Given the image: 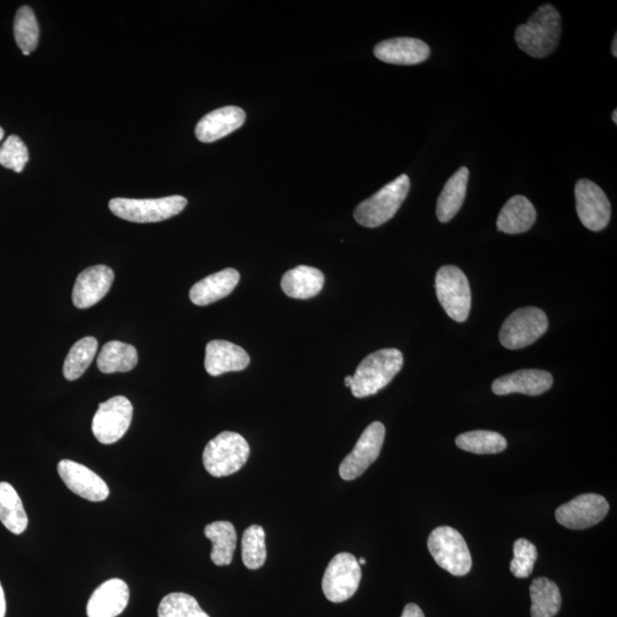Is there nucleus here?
I'll return each mask as SVG.
<instances>
[{"label":"nucleus","instance_id":"1","mask_svg":"<svg viewBox=\"0 0 617 617\" xmlns=\"http://www.w3.org/2000/svg\"><path fill=\"white\" fill-rule=\"evenodd\" d=\"M562 35V16L552 5H543L527 23L516 30V42L532 58H547L554 53Z\"/></svg>","mask_w":617,"mask_h":617},{"label":"nucleus","instance_id":"2","mask_svg":"<svg viewBox=\"0 0 617 617\" xmlns=\"http://www.w3.org/2000/svg\"><path fill=\"white\" fill-rule=\"evenodd\" d=\"M404 357L398 349H382L368 355L352 376L351 392L356 398L378 394L402 370Z\"/></svg>","mask_w":617,"mask_h":617},{"label":"nucleus","instance_id":"3","mask_svg":"<svg viewBox=\"0 0 617 617\" xmlns=\"http://www.w3.org/2000/svg\"><path fill=\"white\" fill-rule=\"evenodd\" d=\"M250 453V445L243 436L237 432L224 431L206 445L204 467L213 477H228L245 466Z\"/></svg>","mask_w":617,"mask_h":617},{"label":"nucleus","instance_id":"4","mask_svg":"<svg viewBox=\"0 0 617 617\" xmlns=\"http://www.w3.org/2000/svg\"><path fill=\"white\" fill-rule=\"evenodd\" d=\"M410 188V178L406 174L398 176L357 206L354 213L356 221L366 228H378L387 223L403 205Z\"/></svg>","mask_w":617,"mask_h":617},{"label":"nucleus","instance_id":"5","mask_svg":"<svg viewBox=\"0 0 617 617\" xmlns=\"http://www.w3.org/2000/svg\"><path fill=\"white\" fill-rule=\"evenodd\" d=\"M188 200L182 196L157 199L114 198L109 208L118 218L135 223L162 222L180 214Z\"/></svg>","mask_w":617,"mask_h":617},{"label":"nucleus","instance_id":"6","mask_svg":"<svg viewBox=\"0 0 617 617\" xmlns=\"http://www.w3.org/2000/svg\"><path fill=\"white\" fill-rule=\"evenodd\" d=\"M428 549L435 562L454 576H464L471 571L472 558L466 540L452 527L442 526L432 531Z\"/></svg>","mask_w":617,"mask_h":617},{"label":"nucleus","instance_id":"7","mask_svg":"<svg viewBox=\"0 0 617 617\" xmlns=\"http://www.w3.org/2000/svg\"><path fill=\"white\" fill-rule=\"evenodd\" d=\"M437 298L448 317L463 323L471 309V290L464 272L455 266H444L436 275Z\"/></svg>","mask_w":617,"mask_h":617},{"label":"nucleus","instance_id":"8","mask_svg":"<svg viewBox=\"0 0 617 617\" xmlns=\"http://www.w3.org/2000/svg\"><path fill=\"white\" fill-rule=\"evenodd\" d=\"M548 327V317L543 310L534 307L518 309L503 323L500 342L510 350L523 349L538 341Z\"/></svg>","mask_w":617,"mask_h":617},{"label":"nucleus","instance_id":"9","mask_svg":"<svg viewBox=\"0 0 617 617\" xmlns=\"http://www.w3.org/2000/svg\"><path fill=\"white\" fill-rule=\"evenodd\" d=\"M362 581V568L354 555L348 552L336 555L328 564L324 578L323 591L330 602H347L354 596Z\"/></svg>","mask_w":617,"mask_h":617},{"label":"nucleus","instance_id":"10","mask_svg":"<svg viewBox=\"0 0 617 617\" xmlns=\"http://www.w3.org/2000/svg\"><path fill=\"white\" fill-rule=\"evenodd\" d=\"M133 406L126 397L116 396L99 405L92 423L93 435L103 445L122 439L130 429Z\"/></svg>","mask_w":617,"mask_h":617},{"label":"nucleus","instance_id":"11","mask_svg":"<svg viewBox=\"0 0 617 617\" xmlns=\"http://www.w3.org/2000/svg\"><path fill=\"white\" fill-rule=\"evenodd\" d=\"M386 437V428L381 422H373L360 436L354 451L341 463L339 474L343 480L351 482L378 460Z\"/></svg>","mask_w":617,"mask_h":617},{"label":"nucleus","instance_id":"12","mask_svg":"<svg viewBox=\"0 0 617 617\" xmlns=\"http://www.w3.org/2000/svg\"><path fill=\"white\" fill-rule=\"evenodd\" d=\"M576 211L584 227L600 231L611 220V203L595 182L581 179L575 186Z\"/></svg>","mask_w":617,"mask_h":617},{"label":"nucleus","instance_id":"13","mask_svg":"<svg viewBox=\"0 0 617 617\" xmlns=\"http://www.w3.org/2000/svg\"><path fill=\"white\" fill-rule=\"evenodd\" d=\"M608 511H610V504L604 496L583 494L559 507L556 511V519L560 525L570 530H587L602 522Z\"/></svg>","mask_w":617,"mask_h":617},{"label":"nucleus","instance_id":"14","mask_svg":"<svg viewBox=\"0 0 617 617\" xmlns=\"http://www.w3.org/2000/svg\"><path fill=\"white\" fill-rule=\"evenodd\" d=\"M58 471L63 483L80 498L91 502H101L108 499L110 491L106 482L83 464L71 460H62L59 463Z\"/></svg>","mask_w":617,"mask_h":617},{"label":"nucleus","instance_id":"15","mask_svg":"<svg viewBox=\"0 0 617 617\" xmlns=\"http://www.w3.org/2000/svg\"><path fill=\"white\" fill-rule=\"evenodd\" d=\"M115 274L108 266H94L80 274L72 291V302L78 309H88L100 302L114 284Z\"/></svg>","mask_w":617,"mask_h":617},{"label":"nucleus","instance_id":"16","mask_svg":"<svg viewBox=\"0 0 617 617\" xmlns=\"http://www.w3.org/2000/svg\"><path fill=\"white\" fill-rule=\"evenodd\" d=\"M430 47L420 39L399 37L383 40L374 48V55L382 62L398 66H414L429 59Z\"/></svg>","mask_w":617,"mask_h":617},{"label":"nucleus","instance_id":"17","mask_svg":"<svg viewBox=\"0 0 617 617\" xmlns=\"http://www.w3.org/2000/svg\"><path fill=\"white\" fill-rule=\"evenodd\" d=\"M246 114L242 108L229 106L216 109L199 120L196 138L203 143H212L226 138L245 123Z\"/></svg>","mask_w":617,"mask_h":617},{"label":"nucleus","instance_id":"18","mask_svg":"<svg viewBox=\"0 0 617 617\" xmlns=\"http://www.w3.org/2000/svg\"><path fill=\"white\" fill-rule=\"evenodd\" d=\"M130 602V589L120 579H111L93 592L87 604L88 617H117Z\"/></svg>","mask_w":617,"mask_h":617},{"label":"nucleus","instance_id":"19","mask_svg":"<svg viewBox=\"0 0 617 617\" xmlns=\"http://www.w3.org/2000/svg\"><path fill=\"white\" fill-rule=\"evenodd\" d=\"M554 384V378L549 372L541 370H524L504 375L495 380L492 390L495 395L523 394L540 396Z\"/></svg>","mask_w":617,"mask_h":617},{"label":"nucleus","instance_id":"20","mask_svg":"<svg viewBox=\"0 0 617 617\" xmlns=\"http://www.w3.org/2000/svg\"><path fill=\"white\" fill-rule=\"evenodd\" d=\"M250 362L247 352L234 343L215 340L206 346L205 368L212 376L243 371Z\"/></svg>","mask_w":617,"mask_h":617},{"label":"nucleus","instance_id":"21","mask_svg":"<svg viewBox=\"0 0 617 617\" xmlns=\"http://www.w3.org/2000/svg\"><path fill=\"white\" fill-rule=\"evenodd\" d=\"M240 280L236 269H224L208 276L190 290V300L199 307L208 306L216 301L226 298L235 290Z\"/></svg>","mask_w":617,"mask_h":617},{"label":"nucleus","instance_id":"22","mask_svg":"<svg viewBox=\"0 0 617 617\" xmlns=\"http://www.w3.org/2000/svg\"><path fill=\"white\" fill-rule=\"evenodd\" d=\"M325 276L322 271L309 266H299L287 271L282 279V290L292 299L308 300L322 292Z\"/></svg>","mask_w":617,"mask_h":617},{"label":"nucleus","instance_id":"23","mask_svg":"<svg viewBox=\"0 0 617 617\" xmlns=\"http://www.w3.org/2000/svg\"><path fill=\"white\" fill-rule=\"evenodd\" d=\"M536 221L533 204L524 196H515L508 200L500 212L498 230L508 235L524 234Z\"/></svg>","mask_w":617,"mask_h":617},{"label":"nucleus","instance_id":"24","mask_svg":"<svg viewBox=\"0 0 617 617\" xmlns=\"http://www.w3.org/2000/svg\"><path fill=\"white\" fill-rule=\"evenodd\" d=\"M469 170L461 167L445 184L437 202V218L442 223L450 222L459 213L466 199Z\"/></svg>","mask_w":617,"mask_h":617},{"label":"nucleus","instance_id":"25","mask_svg":"<svg viewBox=\"0 0 617 617\" xmlns=\"http://www.w3.org/2000/svg\"><path fill=\"white\" fill-rule=\"evenodd\" d=\"M205 535L213 544L211 559L216 566H228L234 559L237 533L230 522H215L205 527Z\"/></svg>","mask_w":617,"mask_h":617},{"label":"nucleus","instance_id":"26","mask_svg":"<svg viewBox=\"0 0 617 617\" xmlns=\"http://www.w3.org/2000/svg\"><path fill=\"white\" fill-rule=\"evenodd\" d=\"M138 362V351L131 344L119 341L104 344L98 357L99 370L104 374L130 372Z\"/></svg>","mask_w":617,"mask_h":617},{"label":"nucleus","instance_id":"27","mask_svg":"<svg viewBox=\"0 0 617 617\" xmlns=\"http://www.w3.org/2000/svg\"><path fill=\"white\" fill-rule=\"evenodd\" d=\"M0 522L15 535L26 531L29 523L19 494L5 482L0 483Z\"/></svg>","mask_w":617,"mask_h":617},{"label":"nucleus","instance_id":"28","mask_svg":"<svg viewBox=\"0 0 617 617\" xmlns=\"http://www.w3.org/2000/svg\"><path fill=\"white\" fill-rule=\"evenodd\" d=\"M532 617H555L562 606V595L554 581L535 579L530 588Z\"/></svg>","mask_w":617,"mask_h":617},{"label":"nucleus","instance_id":"29","mask_svg":"<svg viewBox=\"0 0 617 617\" xmlns=\"http://www.w3.org/2000/svg\"><path fill=\"white\" fill-rule=\"evenodd\" d=\"M455 443L461 450L479 455L498 454L508 446L506 438L498 432L487 430L466 432L458 436Z\"/></svg>","mask_w":617,"mask_h":617},{"label":"nucleus","instance_id":"30","mask_svg":"<svg viewBox=\"0 0 617 617\" xmlns=\"http://www.w3.org/2000/svg\"><path fill=\"white\" fill-rule=\"evenodd\" d=\"M98 340L93 336H87L74 344L69 351L66 362L63 365V375L68 381H75L82 376L98 351Z\"/></svg>","mask_w":617,"mask_h":617},{"label":"nucleus","instance_id":"31","mask_svg":"<svg viewBox=\"0 0 617 617\" xmlns=\"http://www.w3.org/2000/svg\"><path fill=\"white\" fill-rule=\"evenodd\" d=\"M242 558L248 570H259L267 559L266 532L259 525L245 530L242 541Z\"/></svg>","mask_w":617,"mask_h":617},{"label":"nucleus","instance_id":"32","mask_svg":"<svg viewBox=\"0 0 617 617\" xmlns=\"http://www.w3.org/2000/svg\"><path fill=\"white\" fill-rule=\"evenodd\" d=\"M14 36L22 53H32L39 42V27L34 11L22 6L15 15Z\"/></svg>","mask_w":617,"mask_h":617},{"label":"nucleus","instance_id":"33","mask_svg":"<svg viewBox=\"0 0 617 617\" xmlns=\"http://www.w3.org/2000/svg\"><path fill=\"white\" fill-rule=\"evenodd\" d=\"M158 617H210V615L203 611L196 598L183 592H173L160 602Z\"/></svg>","mask_w":617,"mask_h":617},{"label":"nucleus","instance_id":"34","mask_svg":"<svg viewBox=\"0 0 617 617\" xmlns=\"http://www.w3.org/2000/svg\"><path fill=\"white\" fill-rule=\"evenodd\" d=\"M29 160V152L26 144L19 136H8L0 148V165L15 173H22Z\"/></svg>","mask_w":617,"mask_h":617},{"label":"nucleus","instance_id":"35","mask_svg":"<svg viewBox=\"0 0 617 617\" xmlns=\"http://www.w3.org/2000/svg\"><path fill=\"white\" fill-rule=\"evenodd\" d=\"M515 558L510 564V571L518 579H526L533 572L534 564L538 560V549L525 539H519L514 546Z\"/></svg>","mask_w":617,"mask_h":617},{"label":"nucleus","instance_id":"36","mask_svg":"<svg viewBox=\"0 0 617 617\" xmlns=\"http://www.w3.org/2000/svg\"><path fill=\"white\" fill-rule=\"evenodd\" d=\"M402 617H426L421 608L415 604H408L405 606Z\"/></svg>","mask_w":617,"mask_h":617},{"label":"nucleus","instance_id":"37","mask_svg":"<svg viewBox=\"0 0 617 617\" xmlns=\"http://www.w3.org/2000/svg\"><path fill=\"white\" fill-rule=\"evenodd\" d=\"M5 615H6L5 592H4L2 583H0V617H5Z\"/></svg>","mask_w":617,"mask_h":617},{"label":"nucleus","instance_id":"38","mask_svg":"<svg viewBox=\"0 0 617 617\" xmlns=\"http://www.w3.org/2000/svg\"><path fill=\"white\" fill-rule=\"evenodd\" d=\"M612 53H613V55L616 58V56H617V35H615L614 40H613Z\"/></svg>","mask_w":617,"mask_h":617},{"label":"nucleus","instance_id":"39","mask_svg":"<svg viewBox=\"0 0 617 617\" xmlns=\"http://www.w3.org/2000/svg\"><path fill=\"white\" fill-rule=\"evenodd\" d=\"M344 384H346V387L351 388L352 376H347L346 380H344Z\"/></svg>","mask_w":617,"mask_h":617},{"label":"nucleus","instance_id":"40","mask_svg":"<svg viewBox=\"0 0 617 617\" xmlns=\"http://www.w3.org/2000/svg\"><path fill=\"white\" fill-rule=\"evenodd\" d=\"M612 119H613V122L615 124H617V110H614L613 115H612Z\"/></svg>","mask_w":617,"mask_h":617},{"label":"nucleus","instance_id":"41","mask_svg":"<svg viewBox=\"0 0 617 617\" xmlns=\"http://www.w3.org/2000/svg\"><path fill=\"white\" fill-rule=\"evenodd\" d=\"M5 132L2 127H0V141L4 139Z\"/></svg>","mask_w":617,"mask_h":617},{"label":"nucleus","instance_id":"42","mask_svg":"<svg viewBox=\"0 0 617 617\" xmlns=\"http://www.w3.org/2000/svg\"><path fill=\"white\" fill-rule=\"evenodd\" d=\"M358 564H359L360 566L365 565V564H366V559H364V558H360V559L358 560Z\"/></svg>","mask_w":617,"mask_h":617}]
</instances>
